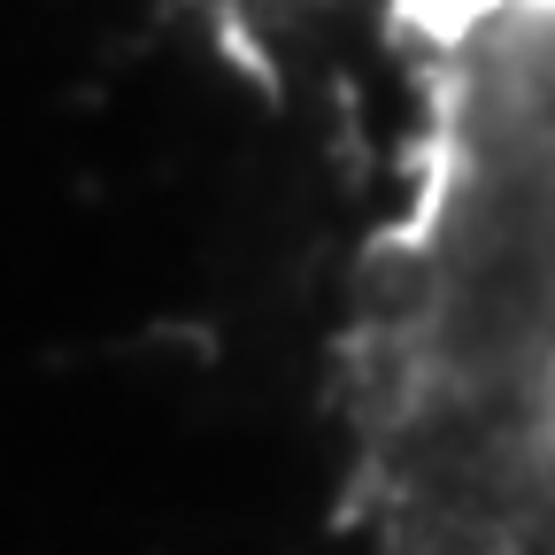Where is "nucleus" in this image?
I'll return each mask as SVG.
<instances>
[{
	"label": "nucleus",
	"instance_id": "nucleus-1",
	"mask_svg": "<svg viewBox=\"0 0 555 555\" xmlns=\"http://www.w3.org/2000/svg\"><path fill=\"white\" fill-rule=\"evenodd\" d=\"M401 155L347 278L371 555H555V0H393Z\"/></svg>",
	"mask_w": 555,
	"mask_h": 555
}]
</instances>
